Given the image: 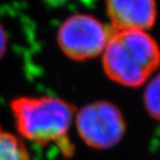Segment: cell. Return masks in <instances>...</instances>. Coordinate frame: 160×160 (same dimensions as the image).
Listing matches in <instances>:
<instances>
[{
	"label": "cell",
	"mask_w": 160,
	"mask_h": 160,
	"mask_svg": "<svg viewBox=\"0 0 160 160\" xmlns=\"http://www.w3.org/2000/svg\"><path fill=\"white\" fill-rule=\"evenodd\" d=\"M159 76L157 75L152 81H150L143 96L147 110L155 120H158L159 118Z\"/></svg>",
	"instance_id": "7"
},
{
	"label": "cell",
	"mask_w": 160,
	"mask_h": 160,
	"mask_svg": "<svg viewBox=\"0 0 160 160\" xmlns=\"http://www.w3.org/2000/svg\"><path fill=\"white\" fill-rule=\"evenodd\" d=\"M0 160H30L24 143L0 126Z\"/></svg>",
	"instance_id": "6"
},
{
	"label": "cell",
	"mask_w": 160,
	"mask_h": 160,
	"mask_svg": "<svg viewBox=\"0 0 160 160\" xmlns=\"http://www.w3.org/2000/svg\"><path fill=\"white\" fill-rule=\"evenodd\" d=\"M111 28L89 15H74L63 22L58 31V44L70 58L85 60L100 55L106 46Z\"/></svg>",
	"instance_id": "4"
},
{
	"label": "cell",
	"mask_w": 160,
	"mask_h": 160,
	"mask_svg": "<svg viewBox=\"0 0 160 160\" xmlns=\"http://www.w3.org/2000/svg\"><path fill=\"white\" fill-rule=\"evenodd\" d=\"M80 137L95 149H109L124 136L126 125L120 109L106 101L88 104L76 117Z\"/></svg>",
	"instance_id": "3"
},
{
	"label": "cell",
	"mask_w": 160,
	"mask_h": 160,
	"mask_svg": "<svg viewBox=\"0 0 160 160\" xmlns=\"http://www.w3.org/2000/svg\"><path fill=\"white\" fill-rule=\"evenodd\" d=\"M114 30H147L156 20V0H106Z\"/></svg>",
	"instance_id": "5"
},
{
	"label": "cell",
	"mask_w": 160,
	"mask_h": 160,
	"mask_svg": "<svg viewBox=\"0 0 160 160\" xmlns=\"http://www.w3.org/2000/svg\"><path fill=\"white\" fill-rule=\"evenodd\" d=\"M6 43H8V39H6V34L3 30L2 26L0 25V58L5 52L6 49Z\"/></svg>",
	"instance_id": "8"
},
{
	"label": "cell",
	"mask_w": 160,
	"mask_h": 160,
	"mask_svg": "<svg viewBox=\"0 0 160 160\" xmlns=\"http://www.w3.org/2000/svg\"><path fill=\"white\" fill-rule=\"evenodd\" d=\"M104 71L120 84L136 88L146 82L159 65L154 39L143 30H114L103 50Z\"/></svg>",
	"instance_id": "2"
},
{
	"label": "cell",
	"mask_w": 160,
	"mask_h": 160,
	"mask_svg": "<svg viewBox=\"0 0 160 160\" xmlns=\"http://www.w3.org/2000/svg\"><path fill=\"white\" fill-rule=\"evenodd\" d=\"M12 111L18 132L39 145L54 143L65 157H71L74 146L68 132L75 107L54 97H21L12 101Z\"/></svg>",
	"instance_id": "1"
}]
</instances>
